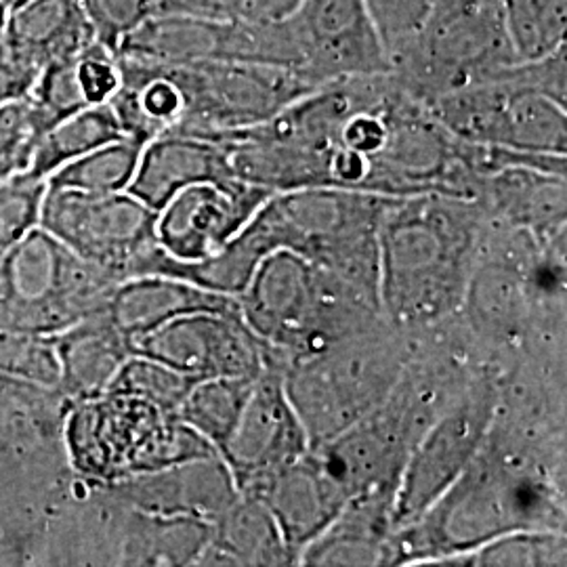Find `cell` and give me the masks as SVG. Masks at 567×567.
Here are the masks:
<instances>
[{
	"label": "cell",
	"mask_w": 567,
	"mask_h": 567,
	"mask_svg": "<svg viewBox=\"0 0 567 567\" xmlns=\"http://www.w3.org/2000/svg\"><path fill=\"white\" fill-rule=\"evenodd\" d=\"M269 196V189L236 177L194 183L156 213V244L177 264L204 261L231 243Z\"/></svg>",
	"instance_id": "2e32d148"
},
{
	"label": "cell",
	"mask_w": 567,
	"mask_h": 567,
	"mask_svg": "<svg viewBox=\"0 0 567 567\" xmlns=\"http://www.w3.org/2000/svg\"><path fill=\"white\" fill-rule=\"evenodd\" d=\"M107 489L128 507L164 517H194L215 524L238 498V487L219 454L137 475Z\"/></svg>",
	"instance_id": "ffe728a7"
},
{
	"label": "cell",
	"mask_w": 567,
	"mask_h": 567,
	"mask_svg": "<svg viewBox=\"0 0 567 567\" xmlns=\"http://www.w3.org/2000/svg\"><path fill=\"white\" fill-rule=\"evenodd\" d=\"M173 68L187 100L185 118L175 133L204 140H219L269 121L318 89L299 72L264 63L208 61Z\"/></svg>",
	"instance_id": "7c38bea8"
},
{
	"label": "cell",
	"mask_w": 567,
	"mask_h": 567,
	"mask_svg": "<svg viewBox=\"0 0 567 567\" xmlns=\"http://www.w3.org/2000/svg\"><path fill=\"white\" fill-rule=\"evenodd\" d=\"M118 284L37 227L0 264V328L53 339L103 311Z\"/></svg>",
	"instance_id": "9c48e42d"
},
{
	"label": "cell",
	"mask_w": 567,
	"mask_h": 567,
	"mask_svg": "<svg viewBox=\"0 0 567 567\" xmlns=\"http://www.w3.org/2000/svg\"><path fill=\"white\" fill-rule=\"evenodd\" d=\"M566 532L522 529L473 548L454 567L566 566Z\"/></svg>",
	"instance_id": "4dcf8cb0"
},
{
	"label": "cell",
	"mask_w": 567,
	"mask_h": 567,
	"mask_svg": "<svg viewBox=\"0 0 567 567\" xmlns=\"http://www.w3.org/2000/svg\"><path fill=\"white\" fill-rule=\"evenodd\" d=\"M76 79L86 105L112 102L122 84L118 53L110 51L102 42H89L76 55Z\"/></svg>",
	"instance_id": "f35d334b"
},
{
	"label": "cell",
	"mask_w": 567,
	"mask_h": 567,
	"mask_svg": "<svg viewBox=\"0 0 567 567\" xmlns=\"http://www.w3.org/2000/svg\"><path fill=\"white\" fill-rule=\"evenodd\" d=\"M194 383H198V381H194L156 360L131 355L122 364L116 379L112 381V385L107 386V391L137 395L163 410L177 414L179 405L183 404L185 395L189 393Z\"/></svg>",
	"instance_id": "1f68e13d"
},
{
	"label": "cell",
	"mask_w": 567,
	"mask_h": 567,
	"mask_svg": "<svg viewBox=\"0 0 567 567\" xmlns=\"http://www.w3.org/2000/svg\"><path fill=\"white\" fill-rule=\"evenodd\" d=\"M79 55V53H76ZM76 55L49 61L39 74L37 84L30 93L44 128L63 121L65 116L89 107L82 100L81 86L76 79Z\"/></svg>",
	"instance_id": "d590c367"
},
{
	"label": "cell",
	"mask_w": 567,
	"mask_h": 567,
	"mask_svg": "<svg viewBox=\"0 0 567 567\" xmlns=\"http://www.w3.org/2000/svg\"><path fill=\"white\" fill-rule=\"evenodd\" d=\"M416 344V332L383 322L284 368L288 400L318 447L385 404Z\"/></svg>",
	"instance_id": "52a82bcc"
},
{
	"label": "cell",
	"mask_w": 567,
	"mask_h": 567,
	"mask_svg": "<svg viewBox=\"0 0 567 567\" xmlns=\"http://www.w3.org/2000/svg\"><path fill=\"white\" fill-rule=\"evenodd\" d=\"M243 494L257 496L282 532L284 543L299 557L303 548L332 526L347 505L343 489L326 471L316 450L265 475Z\"/></svg>",
	"instance_id": "ac0fdd59"
},
{
	"label": "cell",
	"mask_w": 567,
	"mask_h": 567,
	"mask_svg": "<svg viewBox=\"0 0 567 567\" xmlns=\"http://www.w3.org/2000/svg\"><path fill=\"white\" fill-rule=\"evenodd\" d=\"M519 61L503 0H435L414 37L389 58V72L426 105Z\"/></svg>",
	"instance_id": "ba28073f"
},
{
	"label": "cell",
	"mask_w": 567,
	"mask_h": 567,
	"mask_svg": "<svg viewBox=\"0 0 567 567\" xmlns=\"http://www.w3.org/2000/svg\"><path fill=\"white\" fill-rule=\"evenodd\" d=\"M76 4L93 39L114 53L154 16V0H76Z\"/></svg>",
	"instance_id": "74e56055"
},
{
	"label": "cell",
	"mask_w": 567,
	"mask_h": 567,
	"mask_svg": "<svg viewBox=\"0 0 567 567\" xmlns=\"http://www.w3.org/2000/svg\"><path fill=\"white\" fill-rule=\"evenodd\" d=\"M53 344L60 362V393L68 402L105 393L133 355L131 341L107 318L105 309L53 337Z\"/></svg>",
	"instance_id": "cb8c5ba5"
},
{
	"label": "cell",
	"mask_w": 567,
	"mask_h": 567,
	"mask_svg": "<svg viewBox=\"0 0 567 567\" xmlns=\"http://www.w3.org/2000/svg\"><path fill=\"white\" fill-rule=\"evenodd\" d=\"M370 13L385 42L386 55L391 58L398 49L414 37L425 21L426 13L435 0H365Z\"/></svg>",
	"instance_id": "ab89813d"
},
{
	"label": "cell",
	"mask_w": 567,
	"mask_h": 567,
	"mask_svg": "<svg viewBox=\"0 0 567 567\" xmlns=\"http://www.w3.org/2000/svg\"><path fill=\"white\" fill-rule=\"evenodd\" d=\"M238 309L234 297L204 290L175 276L147 274L118 284L105 305L107 318L131 341L175 318L198 311Z\"/></svg>",
	"instance_id": "603a6c76"
},
{
	"label": "cell",
	"mask_w": 567,
	"mask_h": 567,
	"mask_svg": "<svg viewBox=\"0 0 567 567\" xmlns=\"http://www.w3.org/2000/svg\"><path fill=\"white\" fill-rule=\"evenodd\" d=\"M133 355L168 365L194 381L259 377L276 353L248 328L240 309L198 311L131 339Z\"/></svg>",
	"instance_id": "9a60e30c"
},
{
	"label": "cell",
	"mask_w": 567,
	"mask_h": 567,
	"mask_svg": "<svg viewBox=\"0 0 567 567\" xmlns=\"http://www.w3.org/2000/svg\"><path fill=\"white\" fill-rule=\"evenodd\" d=\"M61 440L72 475L93 486H110L217 454L175 412L118 391L68 402Z\"/></svg>",
	"instance_id": "277c9868"
},
{
	"label": "cell",
	"mask_w": 567,
	"mask_h": 567,
	"mask_svg": "<svg viewBox=\"0 0 567 567\" xmlns=\"http://www.w3.org/2000/svg\"><path fill=\"white\" fill-rule=\"evenodd\" d=\"M0 13H4V9H2V7H0ZM4 16H7V13H4Z\"/></svg>",
	"instance_id": "ee69618b"
},
{
	"label": "cell",
	"mask_w": 567,
	"mask_h": 567,
	"mask_svg": "<svg viewBox=\"0 0 567 567\" xmlns=\"http://www.w3.org/2000/svg\"><path fill=\"white\" fill-rule=\"evenodd\" d=\"M143 143L131 137L105 143L72 163L63 164L47 183L89 194L126 192L135 177Z\"/></svg>",
	"instance_id": "f1b7e54d"
},
{
	"label": "cell",
	"mask_w": 567,
	"mask_h": 567,
	"mask_svg": "<svg viewBox=\"0 0 567 567\" xmlns=\"http://www.w3.org/2000/svg\"><path fill=\"white\" fill-rule=\"evenodd\" d=\"M311 450H316L349 503L372 494L395 498L412 444L381 405L334 440Z\"/></svg>",
	"instance_id": "d6986e66"
},
{
	"label": "cell",
	"mask_w": 567,
	"mask_h": 567,
	"mask_svg": "<svg viewBox=\"0 0 567 567\" xmlns=\"http://www.w3.org/2000/svg\"><path fill=\"white\" fill-rule=\"evenodd\" d=\"M28 0H0V7L4 9V13H9V11H13V9H18L21 4H25Z\"/></svg>",
	"instance_id": "b9f144b4"
},
{
	"label": "cell",
	"mask_w": 567,
	"mask_h": 567,
	"mask_svg": "<svg viewBox=\"0 0 567 567\" xmlns=\"http://www.w3.org/2000/svg\"><path fill=\"white\" fill-rule=\"evenodd\" d=\"M2 41L44 68L95 41L76 0H28L4 16Z\"/></svg>",
	"instance_id": "484cf974"
},
{
	"label": "cell",
	"mask_w": 567,
	"mask_h": 567,
	"mask_svg": "<svg viewBox=\"0 0 567 567\" xmlns=\"http://www.w3.org/2000/svg\"><path fill=\"white\" fill-rule=\"evenodd\" d=\"M41 70L37 61L0 37V105L28 100Z\"/></svg>",
	"instance_id": "60d3db41"
},
{
	"label": "cell",
	"mask_w": 567,
	"mask_h": 567,
	"mask_svg": "<svg viewBox=\"0 0 567 567\" xmlns=\"http://www.w3.org/2000/svg\"><path fill=\"white\" fill-rule=\"evenodd\" d=\"M47 182L30 173L0 183V264L39 227Z\"/></svg>",
	"instance_id": "e575fe53"
},
{
	"label": "cell",
	"mask_w": 567,
	"mask_h": 567,
	"mask_svg": "<svg viewBox=\"0 0 567 567\" xmlns=\"http://www.w3.org/2000/svg\"><path fill=\"white\" fill-rule=\"evenodd\" d=\"M522 529L566 532V437L532 440L492 423L486 442L444 496L393 534V566L454 567Z\"/></svg>",
	"instance_id": "6da1fadb"
},
{
	"label": "cell",
	"mask_w": 567,
	"mask_h": 567,
	"mask_svg": "<svg viewBox=\"0 0 567 567\" xmlns=\"http://www.w3.org/2000/svg\"><path fill=\"white\" fill-rule=\"evenodd\" d=\"M282 25L295 72L316 86L391 68L365 0H299Z\"/></svg>",
	"instance_id": "4fadbf2b"
},
{
	"label": "cell",
	"mask_w": 567,
	"mask_h": 567,
	"mask_svg": "<svg viewBox=\"0 0 567 567\" xmlns=\"http://www.w3.org/2000/svg\"><path fill=\"white\" fill-rule=\"evenodd\" d=\"M2 25H4V13H0V37H2Z\"/></svg>",
	"instance_id": "7bdbcfd3"
},
{
	"label": "cell",
	"mask_w": 567,
	"mask_h": 567,
	"mask_svg": "<svg viewBox=\"0 0 567 567\" xmlns=\"http://www.w3.org/2000/svg\"><path fill=\"white\" fill-rule=\"evenodd\" d=\"M426 107L461 142L566 156L567 44L446 93Z\"/></svg>",
	"instance_id": "5b68a950"
},
{
	"label": "cell",
	"mask_w": 567,
	"mask_h": 567,
	"mask_svg": "<svg viewBox=\"0 0 567 567\" xmlns=\"http://www.w3.org/2000/svg\"><path fill=\"white\" fill-rule=\"evenodd\" d=\"M44 131V122L30 97L0 105V183L30 171Z\"/></svg>",
	"instance_id": "836d02e7"
},
{
	"label": "cell",
	"mask_w": 567,
	"mask_h": 567,
	"mask_svg": "<svg viewBox=\"0 0 567 567\" xmlns=\"http://www.w3.org/2000/svg\"><path fill=\"white\" fill-rule=\"evenodd\" d=\"M501 365L482 370L410 450L393 503L395 529L423 517L484 446L496 414Z\"/></svg>",
	"instance_id": "30bf717a"
},
{
	"label": "cell",
	"mask_w": 567,
	"mask_h": 567,
	"mask_svg": "<svg viewBox=\"0 0 567 567\" xmlns=\"http://www.w3.org/2000/svg\"><path fill=\"white\" fill-rule=\"evenodd\" d=\"M303 423L288 400L284 365L264 368L229 442L217 454L229 468L238 492H244L276 468L309 450Z\"/></svg>",
	"instance_id": "e0dca14e"
},
{
	"label": "cell",
	"mask_w": 567,
	"mask_h": 567,
	"mask_svg": "<svg viewBox=\"0 0 567 567\" xmlns=\"http://www.w3.org/2000/svg\"><path fill=\"white\" fill-rule=\"evenodd\" d=\"M198 566H299L264 501L238 494L213 526Z\"/></svg>",
	"instance_id": "d4e9b609"
},
{
	"label": "cell",
	"mask_w": 567,
	"mask_h": 567,
	"mask_svg": "<svg viewBox=\"0 0 567 567\" xmlns=\"http://www.w3.org/2000/svg\"><path fill=\"white\" fill-rule=\"evenodd\" d=\"M259 377H217L194 383L177 416L219 452L240 421Z\"/></svg>",
	"instance_id": "83f0119b"
},
{
	"label": "cell",
	"mask_w": 567,
	"mask_h": 567,
	"mask_svg": "<svg viewBox=\"0 0 567 567\" xmlns=\"http://www.w3.org/2000/svg\"><path fill=\"white\" fill-rule=\"evenodd\" d=\"M154 225L156 210L128 192L89 194L47 183L39 227L121 282L135 278L158 246Z\"/></svg>",
	"instance_id": "8fae6325"
},
{
	"label": "cell",
	"mask_w": 567,
	"mask_h": 567,
	"mask_svg": "<svg viewBox=\"0 0 567 567\" xmlns=\"http://www.w3.org/2000/svg\"><path fill=\"white\" fill-rule=\"evenodd\" d=\"M391 200L341 187L280 192L269 196L250 225L269 255L276 250L301 255L381 305L379 229Z\"/></svg>",
	"instance_id": "8992f818"
},
{
	"label": "cell",
	"mask_w": 567,
	"mask_h": 567,
	"mask_svg": "<svg viewBox=\"0 0 567 567\" xmlns=\"http://www.w3.org/2000/svg\"><path fill=\"white\" fill-rule=\"evenodd\" d=\"M236 301L244 322L286 364L386 322L377 301L290 250L267 255Z\"/></svg>",
	"instance_id": "3957f363"
},
{
	"label": "cell",
	"mask_w": 567,
	"mask_h": 567,
	"mask_svg": "<svg viewBox=\"0 0 567 567\" xmlns=\"http://www.w3.org/2000/svg\"><path fill=\"white\" fill-rule=\"evenodd\" d=\"M122 137L121 122L110 103L82 107L42 133L28 173L47 182L63 164Z\"/></svg>",
	"instance_id": "4316f807"
},
{
	"label": "cell",
	"mask_w": 567,
	"mask_h": 567,
	"mask_svg": "<svg viewBox=\"0 0 567 567\" xmlns=\"http://www.w3.org/2000/svg\"><path fill=\"white\" fill-rule=\"evenodd\" d=\"M517 58L540 60L566 44L567 0H503Z\"/></svg>",
	"instance_id": "f546056e"
},
{
	"label": "cell",
	"mask_w": 567,
	"mask_h": 567,
	"mask_svg": "<svg viewBox=\"0 0 567 567\" xmlns=\"http://www.w3.org/2000/svg\"><path fill=\"white\" fill-rule=\"evenodd\" d=\"M489 221L477 200L393 198L379 229V301L386 322L416 332L456 316Z\"/></svg>",
	"instance_id": "7a4b0ae2"
},
{
	"label": "cell",
	"mask_w": 567,
	"mask_h": 567,
	"mask_svg": "<svg viewBox=\"0 0 567 567\" xmlns=\"http://www.w3.org/2000/svg\"><path fill=\"white\" fill-rule=\"evenodd\" d=\"M0 374L60 389V362L53 339L0 328Z\"/></svg>",
	"instance_id": "d6a6232c"
},
{
	"label": "cell",
	"mask_w": 567,
	"mask_h": 567,
	"mask_svg": "<svg viewBox=\"0 0 567 567\" xmlns=\"http://www.w3.org/2000/svg\"><path fill=\"white\" fill-rule=\"evenodd\" d=\"M299 0H154V16H192L227 21H276Z\"/></svg>",
	"instance_id": "8d00e7d4"
},
{
	"label": "cell",
	"mask_w": 567,
	"mask_h": 567,
	"mask_svg": "<svg viewBox=\"0 0 567 567\" xmlns=\"http://www.w3.org/2000/svg\"><path fill=\"white\" fill-rule=\"evenodd\" d=\"M118 55L164 65L240 61L292 70V53L280 20L152 16L122 42Z\"/></svg>",
	"instance_id": "5bb4252c"
},
{
	"label": "cell",
	"mask_w": 567,
	"mask_h": 567,
	"mask_svg": "<svg viewBox=\"0 0 567 567\" xmlns=\"http://www.w3.org/2000/svg\"><path fill=\"white\" fill-rule=\"evenodd\" d=\"M477 203L501 224L527 229L540 244L566 238V175L524 164L482 177Z\"/></svg>",
	"instance_id": "44dd1931"
},
{
	"label": "cell",
	"mask_w": 567,
	"mask_h": 567,
	"mask_svg": "<svg viewBox=\"0 0 567 567\" xmlns=\"http://www.w3.org/2000/svg\"><path fill=\"white\" fill-rule=\"evenodd\" d=\"M234 177L224 145L185 133H166L145 143L128 194L161 210L177 192L194 183Z\"/></svg>",
	"instance_id": "7402d4cb"
}]
</instances>
